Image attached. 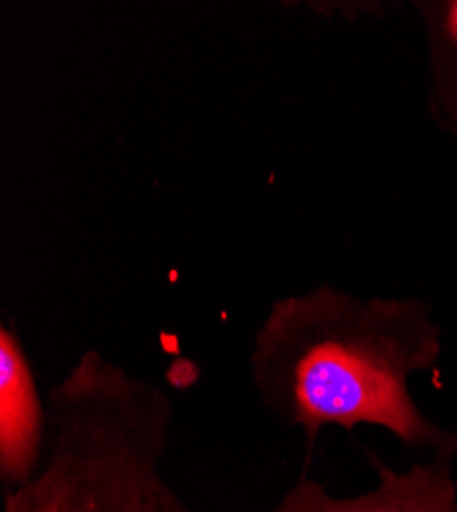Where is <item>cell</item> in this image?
I'll return each instance as SVG.
<instances>
[{"mask_svg":"<svg viewBox=\"0 0 457 512\" xmlns=\"http://www.w3.org/2000/svg\"><path fill=\"white\" fill-rule=\"evenodd\" d=\"M443 328L419 297H359L328 283L275 300L255 334L261 402L306 441V467L326 426H380L408 449L457 459V431L431 420L410 379L433 371Z\"/></svg>","mask_w":457,"mask_h":512,"instance_id":"1","label":"cell"},{"mask_svg":"<svg viewBox=\"0 0 457 512\" xmlns=\"http://www.w3.org/2000/svg\"><path fill=\"white\" fill-rule=\"evenodd\" d=\"M50 414L15 328H0V482L5 492L27 484L48 447Z\"/></svg>","mask_w":457,"mask_h":512,"instance_id":"4","label":"cell"},{"mask_svg":"<svg viewBox=\"0 0 457 512\" xmlns=\"http://www.w3.org/2000/svg\"><path fill=\"white\" fill-rule=\"evenodd\" d=\"M46 402L44 461L5 492L3 512H169L179 498L162 478L175 416L169 394L91 349Z\"/></svg>","mask_w":457,"mask_h":512,"instance_id":"2","label":"cell"},{"mask_svg":"<svg viewBox=\"0 0 457 512\" xmlns=\"http://www.w3.org/2000/svg\"><path fill=\"white\" fill-rule=\"evenodd\" d=\"M169 512H193V510H191V508H187V506H185V502H183L181 498H177V500H175V504L169 508Z\"/></svg>","mask_w":457,"mask_h":512,"instance_id":"6","label":"cell"},{"mask_svg":"<svg viewBox=\"0 0 457 512\" xmlns=\"http://www.w3.org/2000/svg\"><path fill=\"white\" fill-rule=\"evenodd\" d=\"M431 64V111L457 142V0L417 3Z\"/></svg>","mask_w":457,"mask_h":512,"instance_id":"5","label":"cell"},{"mask_svg":"<svg viewBox=\"0 0 457 512\" xmlns=\"http://www.w3.org/2000/svg\"><path fill=\"white\" fill-rule=\"evenodd\" d=\"M455 484H457V478H455Z\"/></svg>","mask_w":457,"mask_h":512,"instance_id":"7","label":"cell"},{"mask_svg":"<svg viewBox=\"0 0 457 512\" xmlns=\"http://www.w3.org/2000/svg\"><path fill=\"white\" fill-rule=\"evenodd\" d=\"M378 474V488L351 496H332L308 469L267 512H457V459L435 453L425 463L396 472L376 453H367Z\"/></svg>","mask_w":457,"mask_h":512,"instance_id":"3","label":"cell"}]
</instances>
